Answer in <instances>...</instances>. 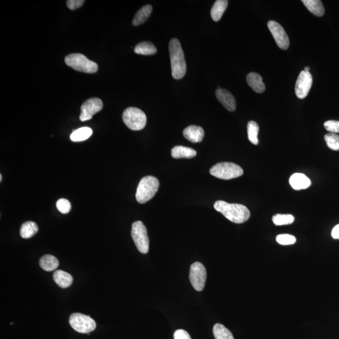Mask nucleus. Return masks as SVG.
Segmentation results:
<instances>
[{"instance_id":"nucleus-35","label":"nucleus","mask_w":339,"mask_h":339,"mask_svg":"<svg viewBox=\"0 0 339 339\" xmlns=\"http://www.w3.org/2000/svg\"><path fill=\"white\" fill-rule=\"evenodd\" d=\"M331 235L334 239H339V224L334 227L332 231Z\"/></svg>"},{"instance_id":"nucleus-5","label":"nucleus","mask_w":339,"mask_h":339,"mask_svg":"<svg viewBox=\"0 0 339 339\" xmlns=\"http://www.w3.org/2000/svg\"><path fill=\"white\" fill-rule=\"evenodd\" d=\"M123 121L130 130L139 131L145 127L147 124V116L141 109L130 107L123 112Z\"/></svg>"},{"instance_id":"nucleus-26","label":"nucleus","mask_w":339,"mask_h":339,"mask_svg":"<svg viewBox=\"0 0 339 339\" xmlns=\"http://www.w3.org/2000/svg\"><path fill=\"white\" fill-rule=\"evenodd\" d=\"M213 334L215 339H235L230 330L221 324L214 325Z\"/></svg>"},{"instance_id":"nucleus-14","label":"nucleus","mask_w":339,"mask_h":339,"mask_svg":"<svg viewBox=\"0 0 339 339\" xmlns=\"http://www.w3.org/2000/svg\"><path fill=\"white\" fill-rule=\"evenodd\" d=\"M184 137L192 143H200L203 141L204 137V131L203 128L198 126L190 125L183 130Z\"/></svg>"},{"instance_id":"nucleus-29","label":"nucleus","mask_w":339,"mask_h":339,"mask_svg":"<svg viewBox=\"0 0 339 339\" xmlns=\"http://www.w3.org/2000/svg\"><path fill=\"white\" fill-rule=\"evenodd\" d=\"M325 140L328 147L334 151H339V136L336 133H329L325 134Z\"/></svg>"},{"instance_id":"nucleus-2","label":"nucleus","mask_w":339,"mask_h":339,"mask_svg":"<svg viewBox=\"0 0 339 339\" xmlns=\"http://www.w3.org/2000/svg\"><path fill=\"white\" fill-rule=\"evenodd\" d=\"M169 52L170 62H171L172 77L176 79H181L187 71V65L185 56L181 42L178 39L174 38L169 43Z\"/></svg>"},{"instance_id":"nucleus-33","label":"nucleus","mask_w":339,"mask_h":339,"mask_svg":"<svg viewBox=\"0 0 339 339\" xmlns=\"http://www.w3.org/2000/svg\"><path fill=\"white\" fill-rule=\"evenodd\" d=\"M84 0H69L67 1V6L71 10H75L80 8L84 3Z\"/></svg>"},{"instance_id":"nucleus-4","label":"nucleus","mask_w":339,"mask_h":339,"mask_svg":"<svg viewBox=\"0 0 339 339\" xmlns=\"http://www.w3.org/2000/svg\"><path fill=\"white\" fill-rule=\"evenodd\" d=\"M65 62L74 70L85 73H95L98 70V64L81 53H71L66 56Z\"/></svg>"},{"instance_id":"nucleus-16","label":"nucleus","mask_w":339,"mask_h":339,"mask_svg":"<svg viewBox=\"0 0 339 339\" xmlns=\"http://www.w3.org/2000/svg\"><path fill=\"white\" fill-rule=\"evenodd\" d=\"M247 82L251 88L258 93H262L265 91V85L262 82V78L260 74L251 73L247 76Z\"/></svg>"},{"instance_id":"nucleus-24","label":"nucleus","mask_w":339,"mask_h":339,"mask_svg":"<svg viewBox=\"0 0 339 339\" xmlns=\"http://www.w3.org/2000/svg\"><path fill=\"white\" fill-rule=\"evenodd\" d=\"M39 231L37 224L33 221L25 222L20 229V235L24 239L33 237Z\"/></svg>"},{"instance_id":"nucleus-19","label":"nucleus","mask_w":339,"mask_h":339,"mask_svg":"<svg viewBox=\"0 0 339 339\" xmlns=\"http://www.w3.org/2000/svg\"><path fill=\"white\" fill-rule=\"evenodd\" d=\"M228 5V1L227 0H217L215 2L210 10L211 17L214 21L217 22L221 20Z\"/></svg>"},{"instance_id":"nucleus-27","label":"nucleus","mask_w":339,"mask_h":339,"mask_svg":"<svg viewBox=\"0 0 339 339\" xmlns=\"http://www.w3.org/2000/svg\"><path fill=\"white\" fill-rule=\"evenodd\" d=\"M248 136L249 140L254 145L258 144V134L260 128L258 123L254 121H251L248 124Z\"/></svg>"},{"instance_id":"nucleus-12","label":"nucleus","mask_w":339,"mask_h":339,"mask_svg":"<svg viewBox=\"0 0 339 339\" xmlns=\"http://www.w3.org/2000/svg\"><path fill=\"white\" fill-rule=\"evenodd\" d=\"M312 85V76L309 72H301L296 80L295 84V93L299 99L307 97L311 89Z\"/></svg>"},{"instance_id":"nucleus-17","label":"nucleus","mask_w":339,"mask_h":339,"mask_svg":"<svg viewBox=\"0 0 339 339\" xmlns=\"http://www.w3.org/2000/svg\"><path fill=\"white\" fill-rule=\"evenodd\" d=\"M53 278L56 284L62 288H68L73 283V278L71 274L62 270L55 271Z\"/></svg>"},{"instance_id":"nucleus-23","label":"nucleus","mask_w":339,"mask_h":339,"mask_svg":"<svg viewBox=\"0 0 339 339\" xmlns=\"http://www.w3.org/2000/svg\"><path fill=\"white\" fill-rule=\"evenodd\" d=\"M134 51L137 54L144 55H154L157 52L156 47L150 42H140L134 47Z\"/></svg>"},{"instance_id":"nucleus-9","label":"nucleus","mask_w":339,"mask_h":339,"mask_svg":"<svg viewBox=\"0 0 339 339\" xmlns=\"http://www.w3.org/2000/svg\"><path fill=\"white\" fill-rule=\"evenodd\" d=\"M189 278L193 288L198 291H203L205 287L207 271L201 262H195L190 266Z\"/></svg>"},{"instance_id":"nucleus-15","label":"nucleus","mask_w":339,"mask_h":339,"mask_svg":"<svg viewBox=\"0 0 339 339\" xmlns=\"http://www.w3.org/2000/svg\"><path fill=\"white\" fill-rule=\"evenodd\" d=\"M289 182L293 189L296 190L306 189L311 185V181L309 177L300 173L293 174L289 178Z\"/></svg>"},{"instance_id":"nucleus-18","label":"nucleus","mask_w":339,"mask_h":339,"mask_svg":"<svg viewBox=\"0 0 339 339\" xmlns=\"http://www.w3.org/2000/svg\"><path fill=\"white\" fill-rule=\"evenodd\" d=\"M171 154L173 158L176 159L192 158L196 156L197 152L191 148L176 146L172 148Z\"/></svg>"},{"instance_id":"nucleus-8","label":"nucleus","mask_w":339,"mask_h":339,"mask_svg":"<svg viewBox=\"0 0 339 339\" xmlns=\"http://www.w3.org/2000/svg\"><path fill=\"white\" fill-rule=\"evenodd\" d=\"M69 324L76 332L81 334H88L95 330V321L89 316L79 313L72 314L69 318Z\"/></svg>"},{"instance_id":"nucleus-7","label":"nucleus","mask_w":339,"mask_h":339,"mask_svg":"<svg viewBox=\"0 0 339 339\" xmlns=\"http://www.w3.org/2000/svg\"><path fill=\"white\" fill-rule=\"evenodd\" d=\"M131 237L138 250L142 254L148 253L149 251V238L147 228L142 222L136 221L132 224Z\"/></svg>"},{"instance_id":"nucleus-25","label":"nucleus","mask_w":339,"mask_h":339,"mask_svg":"<svg viewBox=\"0 0 339 339\" xmlns=\"http://www.w3.org/2000/svg\"><path fill=\"white\" fill-rule=\"evenodd\" d=\"M93 134V130L88 127H82L75 130L71 134V140L75 142L87 140Z\"/></svg>"},{"instance_id":"nucleus-3","label":"nucleus","mask_w":339,"mask_h":339,"mask_svg":"<svg viewBox=\"0 0 339 339\" xmlns=\"http://www.w3.org/2000/svg\"><path fill=\"white\" fill-rule=\"evenodd\" d=\"M160 183L156 177L147 176L141 180L137 187L136 199L138 203L145 204L150 201L158 191Z\"/></svg>"},{"instance_id":"nucleus-6","label":"nucleus","mask_w":339,"mask_h":339,"mask_svg":"<svg viewBox=\"0 0 339 339\" xmlns=\"http://www.w3.org/2000/svg\"><path fill=\"white\" fill-rule=\"evenodd\" d=\"M212 176L222 180H230L242 176L243 170L236 164L230 162L219 163L210 168Z\"/></svg>"},{"instance_id":"nucleus-30","label":"nucleus","mask_w":339,"mask_h":339,"mask_svg":"<svg viewBox=\"0 0 339 339\" xmlns=\"http://www.w3.org/2000/svg\"><path fill=\"white\" fill-rule=\"evenodd\" d=\"M276 240L278 243L284 246L291 245V244H295L296 241L295 236L287 234L278 235Z\"/></svg>"},{"instance_id":"nucleus-10","label":"nucleus","mask_w":339,"mask_h":339,"mask_svg":"<svg viewBox=\"0 0 339 339\" xmlns=\"http://www.w3.org/2000/svg\"><path fill=\"white\" fill-rule=\"evenodd\" d=\"M103 107L102 100L98 98H90L85 102L81 105V113L79 119L81 121H86L91 120L94 114L98 113Z\"/></svg>"},{"instance_id":"nucleus-28","label":"nucleus","mask_w":339,"mask_h":339,"mask_svg":"<svg viewBox=\"0 0 339 339\" xmlns=\"http://www.w3.org/2000/svg\"><path fill=\"white\" fill-rule=\"evenodd\" d=\"M273 223L276 226L288 225L292 224L295 218L291 214H276L272 218Z\"/></svg>"},{"instance_id":"nucleus-13","label":"nucleus","mask_w":339,"mask_h":339,"mask_svg":"<svg viewBox=\"0 0 339 339\" xmlns=\"http://www.w3.org/2000/svg\"><path fill=\"white\" fill-rule=\"evenodd\" d=\"M215 96L219 102L227 110L235 111L236 108V102L233 94L224 89H217L215 91Z\"/></svg>"},{"instance_id":"nucleus-31","label":"nucleus","mask_w":339,"mask_h":339,"mask_svg":"<svg viewBox=\"0 0 339 339\" xmlns=\"http://www.w3.org/2000/svg\"><path fill=\"white\" fill-rule=\"evenodd\" d=\"M56 207L59 212L64 214H67L71 209V203L66 199H59L56 203Z\"/></svg>"},{"instance_id":"nucleus-20","label":"nucleus","mask_w":339,"mask_h":339,"mask_svg":"<svg viewBox=\"0 0 339 339\" xmlns=\"http://www.w3.org/2000/svg\"><path fill=\"white\" fill-rule=\"evenodd\" d=\"M39 264L40 267L46 271H52L57 269L59 265L57 258L51 255H46L40 258Z\"/></svg>"},{"instance_id":"nucleus-37","label":"nucleus","mask_w":339,"mask_h":339,"mask_svg":"<svg viewBox=\"0 0 339 339\" xmlns=\"http://www.w3.org/2000/svg\"><path fill=\"white\" fill-rule=\"evenodd\" d=\"M1 181H2V175L1 174V175H0V181L1 182Z\"/></svg>"},{"instance_id":"nucleus-34","label":"nucleus","mask_w":339,"mask_h":339,"mask_svg":"<svg viewBox=\"0 0 339 339\" xmlns=\"http://www.w3.org/2000/svg\"><path fill=\"white\" fill-rule=\"evenodd\" d=\"M174 339H192L187 332L183 329L177 330L174 334Z\"/></svg>"},{"instance_id":"nucleus-1","label":"nucleus","mask_w":339,"mask_h":339,"mask_svg":"<svg viewBox=\"0 0 339 339\" xmlns=\"http://www.w3.org/2000/svg\"><path fill=\"white\" fill-rule=\"evenodd\" d=\"M214 209L224 217L235 224H241L248 221L250 212L246 206L239 204H230L223 201L215 202Z\"/></svg>"},{"instance_id":"nucleus-36","label":"nucleus","mask_w":339,"mask_h":339,"mask_svg":"<svg viewBox=\"0 0 339 339\" xmlns=\"http://www.w3.org/2000/svg\"><path fill=\"white\" fill-rule=\"evenodd\" d=\"M310 70H311V69H310V67H305V70L304 71L305 72H309V73H310Z\"/></svg>"},{"instance_id":"nucleus-32","label":"nucleus","mask_w":339,"mask_h":339,"mask_svg":"<svg viewBox=\"0 0 339 339\" xmlns=\"http://www.w3.org/2000/svg\"><path fill=\"white\" fill-rule=\"evenodd\" d=\"M325 129L332 133H339V121L329 120L324 123Z\"/></svg>"},{"instance_id":"nucleus-11","label":"nucleus","mask_w":339,"mask_h":339,"mask_svg":"<svg viewBox=\"0 0 339 339\" xmlns=\"http://www.w3.org/2000/svg\"><path fill=\"white\" fill-rule=\"evenodd\" d=\"M268 26L278 46L283 50L288 49L289 46L288 36L281 25L277 22L271 20L268 22Z\"/></svg>"},{"instance_id":"nucleus-22","label":"nucleus","mask_w":339,"mask_h":339,"mask_svg":"<svg viewBox=\"0 0 339 339\" xmlns=\"http://www.w3.org/2000/svg\"><path fill=\"white\" fill-rule=\"evenodd\" d=\"M153 8L150 4H147L138 11L133 20V26H138L145 23L151 15Z\"/></svg>"},{"instance_id":"nucleus-21","label":"nucleus","mask_w":339,"mask_h":339,"mask_svg":"<svg viewBox=\"0 0 339 339\" xmlns=\"http://www.w3.org/2000/svg\"><path fill=\"white\" fill-rule=\"evenodd\" d=\"M307 9L313 15L317 17H322L324 15L325 8L322 2L319 0H302Z\"/></svg>"}]
</instances>
